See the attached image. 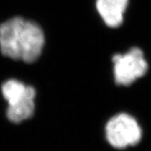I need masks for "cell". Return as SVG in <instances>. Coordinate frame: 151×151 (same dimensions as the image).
I'll use <instances>...</instances> for the list:
<instances>
[{
  "instance_id": "5b68a950",
  "label": "cell",
  "mask_w": 151,
  "mask_h": 151,
  "mask_svg": "<svg viewBox=\"0 0 151 151\" xmlns=\"http://www.w3.org/2000/svg\"><path fill=\"white\" fill-rule=\"evenodd\" d=\"M36 91L34 88L19 101L13 104H9L7 108V117L13 123H21L31 118L35 111V99Z\"/></svg>"
},
{
  "instance_id": "277c9868",
  "label": "cell",
  "mask_w": 151,
  "mask_h": 151,
  "mask_svg": "<svg viewBox=\"0 0 151 151\" xmlns=\"http://www.w3.org/2000/svg\"><path fill=\"white\" fill-rule=\"evenodd\" d=\"M129 0H97L96 7L104 23L112 28L119 26L124 19V14Z\"/></svg>"
},
{
  "instance_id": "8992f818",
  "label": "cell",
  "mask_w": 151,
  "mask_h": 151,
  "mask_svg": "<svg viewBox=\"0 0 151 151\" xmlns=\"http://www.w3.org/2000/svg\"><path fill=\"white\" fill-rule=\"evenodd\" d=\"M33 89L32 86L26 85L19 80L9 79L2 84L1 92L9 105L19 101Z\"/></svg>"
},
{
  "instance_id": "6da1fadb",
  "label": "cell",
  "mask_w": 151,
  "mask_h": 151,
  "mask_svg": "<svg viewBox=\"0 0 151 151\" xmlns=\"http://www.w3.org/2000/svg\"><path fill=\"white\" fill-rule=\"evenodd\" d=\"M45 35L37 23L16 16L0 24V51L14 60L33 63L42 55Z\"/></svg>"
},
{
  "instance_id": "7a4b0ae2",
  "label": "cell",
  "mask_w": 151,
  "mask_h": 151,
  "mask_svg": "<svg viewBox=\"0 0 151 151\" xmlns=\"http://www.w3.org/2000/svg\"><path fill=\"white\" fill-rule=\"evenodd\" d=\"M105 134L109 145L116 149H125L137 145L142 137V129L137 120L128 113H119L108 120Z\"/></svg>"
},
{
  "instance_id": "3957f363",
  "label": "cell",
  "mask_w": 151,
  "mask_h": 151,
  "mask_svg": "<svg viewBox=\"0 0 151 151\" xmlns=\"http://www.w3.org/2000/svg\"><path fill=\"white\" fill-rule=\"evenodd\" d=\"M114 77L117 84L128 86L145 74L148 64L140 49L134 47L124 55L113 57Z\"/></svg>"
}]
</instances>
